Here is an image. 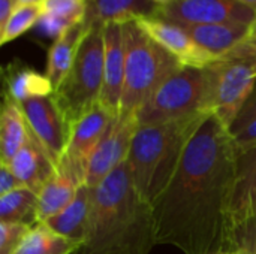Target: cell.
Wrapping results in <instances>:
<instances>
[{
	"label": "cell",
	"instance_id": "cell-29",
	"mask_svg": "<svg viewBox=\"0 0 256 254\" xmlns=\"http://www.w3.org/2000/svg\"><path fill=\"white\" fill-rule=\"evenodd\" d=\"M26 187L21 180L14 174L9 165L0 163V196H4L10 192Z\"/></svg>",
	"mask_w": 256,
	"mask_h": 254
},
{
	"label": "cell",
	"instance_id": "cell-21",
	"mask_svg": "<svg viewBox=\"0 0 256 254\" xmlns=\"http://www.w3.org/2000/svg\"><path fill=\"white\" fill-rule=\"evenodd\" d=\"M28 139L30 130L20 103L3 94L0 111V163L9 165Z\"/></svg>",
	"mask_w": 256,
	"mask_h": 254
},
{
	"label": "cell",
	"instance_id": "cell-17",
	"mask_svg": "<svg viewBox=\"0 0 256 254\" xmlns=\"http://www.w3.org/2000/svg\"><path fill=\"white\" fill-rule=\"evenodd\" d=\"M93 192L94 189L82 184L78 189L75 199L62 213L44 222L56 234L69 238L78 244H82L87 238L92 210H93Z\"/></svg>",
	"mask_w": 256,
	"mask_h": 254
},
{
	"label": "cell",
	"instance_id": "cell-35",
	"mask_svg": "<svg viewBox=\"0 0 256 254\" xmlns=\"http://www.w3.org/2000/svg\"><path fill=\"white\" fill-rule=\"evenodd\" d=\"M156 1H158V4H159V6L162 7V6H165V4H168L170 1H172V0H156Z\"/></svg>",
	"mask_w": 256,
	"mask_h": 254
},
{
	"label": "cell",
	"instance_id": "cell-33",
	"mask_svg": "<svg viewBox=\"0 0 256 254\" xmlns=\"http://www.w3.org/2000/svg\"><path fill=\"white\" fill-rule=\"evenodd\" d=\"M236 1H238V3H242V4L250 7L252 10H255L256 12V0H236Z\"/></svg>",
	"mask_w": 256,
	"mask_h": 254
},
{
	"label": "cell",
	"instance_id": "cell-16",
	"mask_svg": "<svg viewBox=\"0 0 256 254\" xmlns=\"http://www.w3.org/2000/svg\"><path fill=\"white\" fill-rule=\"evenodd\" d=\"M184 28V31L214 58H220L225 54L242 45L249 34V25L224 22V24H183L176 22Z\"/></svg>",
	"mask_w": 256,
	"mask_h": 254
},
{
	"label": "cell",
	"instance_id": "cell-5",
	"mask_svg": "<svg viewBox=\"0 0 256 254\" xmlns=\"http://www.w3.org/2000/svg\"><path fill=\"white\" fill-rule=\"evenodd\" d=\"M104 25L88 27L72 67L52 93L69 129L99 103L104 85Z\"/></svg>",
	"mask_w": 256,
	"mask_h": 254
},
{
	"label": "cell",
	"instance_id": "cell-4",
	"mask_svg": "<svg viewBox=\"0 0 256 254\" xmlns=\"http://www.w3.org/2000/svg\"><path fill=\"white\" fill-rule=\"evenodd\" d=\"M126 63L120 114L135 115L160 84L183 64L152 39L136 21L123 22Z\"/></svg>",
	"mask_w": 256,
	"mask_h": 254
},
{
	"label": "cell",
	"instance_id": "cell-7",
	"mask_svg": "<svg viewBox=\"0 0 256 254\" xmlns=\"http://www.w3.org/2000/svg\"><path fill=\"white\" fill-rule=\"evenodd\" d=\"M207 70L212 82V112L231 129L256 84V51L244 40L207 66Z\"/></svg>",
	"mask_w": 256,
	"mask_h": 254
},
{
	"label": "cell",
	"instance_id": "cell-12",
	"mask_svg": "<svg viewBox=\"0 0 256 254\" xmlns=\"http://www.w3.org/2000/svg\"><path fill=\"white\" fill-rule=\"evenodd\" d=\"M158 16L183 24H224L250 25L256 12L236 0H172L162 6Z\"/></svg>",
	"mask_w": 256,
	"mask_h": 254
},
{
	"label": "cell",
	"instance_id": "cell-20",
	"mask_svg": "<svg viewBox=\"0 0 256 254\" xmlns=\"http://www.w3.org/2000/svg\"><path fill=\"white\" fill-rule=\"evenodd\" d=\"M82 183L66 168L57 166L56 174L38 195V223L62 213L75 199Z\"/></svg>",
	"mask_w": 256,
	"mask_h": 254
},
{
	"label": "cell",
	"instance_id": "cell-23",
	"mask_svg": "<svg viewBox=\"0 0 256 254\" xmlns=\"http://www.w3.org/2000/svg\"><path fill=\"white\" fill-rule=\"evenodd\" d=\"M81 244L51 231L45 223H36L14 254H75Z\"/></svg>",
	"mask_w": 256,
	"mask_h": 254
},
{
	"label": "cell",
	"instance_id": "cell-9",
	"mask_svg": "<svg viewBox=\"0 0 256 254\" xmlns=\"http://www.w3.org/2000/svg\"><path fill=\"white\" fill-rule=\"evenodd\" d=\"M30 135L46 151L56 166L60 165L70 129L52 94L44 97H33L20 103Z\"/></svg>",
	"mask_w": 256,
	"mask_h": 254
},
{
	"label": "cell",
	"instance_id": "cell-6",
	"mask_svg": "<svg viewBox=\"0 0 256 254\" xmlns=\"http://www.w3.org/2000/svg\"><path fill=\"white\" fill-rule=\"evenodd\" d=\"M212 112V82L207 67L182 66L170 75L138 111V124H158Z\"/></svg>",
	"mask_w": 256,
	"mask_h": 254
},
{
	"label": "cell",
	"instance_id": "cell-27",
	"mask_svg": "<svg viewBox=\"0 0 256 254\" xmlns=\"http://www.w3.org/2000/svg\"><path fill=\"white\" fill-rule=\"evenodd\" d=\"M33 226L0 222V254H14Z\"/></svg>",
	"mask_w": 256,
	"mask_h": 254
},
{
	"label": "cell",
	"instance_id": "cell-15",
	"mask_svg": "<svg viewBox=\"0 0 256 254\" xmlns=\"http://www.w3.org/2000/svg\"><path fill=\"white\" fill-rule=\"evenodd\" d=\"M160 6L156 0H87L84 25H105L156 16Z\"/></svg>",
	"mask_w": 256,
	"mask_h": 254
},
{
	"label": "cell",
	"instance_id": "cell-30",
	"mask_svg": "<svg viewBox=\"0 0 256 254\" xmlns=\"http://www.w3.org/2000/svg\"><path fill=\"white\" fill-rule=\"evenodd\" d=\"M232 136H234L237 150H246L256 145V118L254 121H250L248 126H244L242 130L234 133Z\"/></svg>",
	"mask_w": 256,
	"mask_h": 254
},
{
	"label": "cell",
	"instance_id": "cell-10",
	"mask_svg": "<svg viewBox=\"0 0 256 254\" xmlns=\"http://www.w3.org/2000/svg\"><path fill=\"white\" fill-rule=\"evenodd\" d=\"M136 127L138 121L135 115L118 114L112 120L88 159L84 178L86 186L96 189L106 177H110L128 160Z\"/></svg>",
	"mask_w": 256,
	"mask_h": 254
},
{
	"label": "cell",
	"instance_id": "cell-22",
	"mask_svg": "<svg viewBox=\"0 0 256 254\" xmlns=\"http://www.w3.org/2000/svg\"><path fill=\"white\" fill-rule=\"evenodd\" d=\"M86 33L87 27L84 25V22H78L63 31L51 45L48 51L45 75L54 90L60 85V82L64 79L69 69L72 67Z\"/></svg>",
	"mask_w": 256,
	"mask_h": 254
},
{
	"label": "cell",
	"instance_id": "cell-18",
	"mask_svg": "<svg viewBox=\"0 0 256 254\" xmlns=\"http://www.w3.org/2000/svg\"><path fill=\"white\" fill-rule=\"evenodd\" d=\"M9 166L21 183L36 195L40 193L44 186L57 171L54 162L32 135L28 142L18 151Z\"/></svg>",
	"mask_w": 256,
	"mask_h": 254
},
{
	"label": "cell",
	"instance_id": "cell-37",
	"mask_svg": "<svg viewBox=\"0 0 256 254\" xmlns=\"http://www.w3.org/2000/svg\"><path fill=\"white\" fill-rule=\"evenodd\" d=\"M255 253H256V252H255Z\"/></svg>",
	"mask_w": 256,
	"mask_h": 254
},
{
	"label": "cell",
	"instance_id": "cell-32",
	"mask_svg": "<svg viewBox=\"0 0 256 254\" xmlns=\"http://www.w3.org/2000/svg\"><path fill=\"white\" fill-rule=\"evenodd\" d=\"M246 42L256 51V18L255 21L249 25V34H248Z\"/></svg>",
	"mask_w": 256,
	"mask_h": 254
},
{
	"label": "cell",
	"instance_id": "cell-25",
	"mask_svg": "<svg viewBox=\"0 0 256 254\" xmlns=\"http://www.w3.org/2000/svg\"><path fill=\"white\" fill-rule=\"evenodd\" d=\"M44 13L42 3L40 4H18L8 21L0 27V43L6 45L8 42L20 37L27 33L30 28L36 27L38 21Z\"/></svg>",
	"mask_w": 256,
	"mask_h": 254
},
{
	"label": "cell",
	"instance_id": "cell-28",
	"mask_svg": "<svg viewBox=\"0 0 256 254\" xmlns=\"http://www.w3.org/2000/svg\"><path fill=\"white\" fill-rule=\"evenodd\" d=\"M256 118V84L255 87H254V91H252V94L249 96V99H248V102H246V105L243 106V109L240 111V114H238V117L236 118V121H234V124L231 126V133L234 135V133H237L238 130H242L244 126H248L250 121H254Z\"/></svg>",
	"mask_w": 256,
	"mask_h": 254
},
{
	"label": "cell",
	"instance_id": "cell-26",
	"mask_svg": "<svg viewBox=\"0 0 256 254\" xmlns=\"http://www.w3.org/2000/svg\"><path fill=\"white\" fill-rule=\"evenodd\" d=\"M87 0H44V13L63 21L68 25H75L84 21Z\"/></svg>",
	"mask_w": 256,
	"mask_h": 254
},
{
	"label": "cell",
	"instance_id": "cell-24",
	"mask_svg": "<svg viewBox=\"0 0 256 254\" xmlns=\"http://www.w3.org/2000/svg\"><path fill=\"white\" fill-rule=\"evenodd\" d=\"M0 222L34 226L38 223V195L22 187L0 196Z\"/></svg>",
	"mask_w": 256,
	"mask_h": 254
},
{
	"label": "cell",
	"instance_id": "cell-1",
	"mask_svg": "<svg viewBox=\"0 0 256 254\" xmlns=\"http://www.w3.org/2000/svg\"><path fill=\"white\" fill-rule=\"evenodd\" d=\"M237 154L231 130L213 112L207 114L174 178L153 204L156 244L183 254L237 252L231 228Z\"/></svg>",
	"mask_w": 256,
	"mask_h": 254
},
{
	"label": "cell",
	"instance_id": "cell-2",
	"mask_svg": "<svg viewBox=\"0 0 256 254\" xmlns=\"http://www.w3.org/2000/svg\"><path fill=\"white\" fill-rule=\"evenodd\" d=\"M154 246L153 205L135 189L124 162L94 189L88 234L75 254H148Z\"/></svg>",
	"mask_w": 256,
	"mask_h": 254
},
{
	"label": "cell",
	"instance_id": "cell-3",
	"mask_svg": "<svg viewBox=\"0 0 256 254\" xmlns=\"http://www.w3.org/2000/svg\"><path fill=\"white\" fill-rule=\"evenodd\" d=\"M206 115L158 124H138L126 165L135 189L150 205L170 186L189 139Z\"/></svg>",
	"mask_w": 256,
	"mask_h": 254
},
{
	"label": "cell",
	"instance_id": "cell-36",
	"mask_svg": "<svg viewBox=\"0 0 256 254\" xmlns=\"http://www.w3.org/2000/svg\"><path fill=\"white\" fill-rule=\"evenodd\" d=\"M222 254H243V253H238V252H232V253H222Z\"/></svg>",
	"mask_w": 256,
	"mask_h": 254
},
{
	"label": "cell",
	"instance_id": "cell-31",
	"mask_svg": "<svg viewBox=\"0 0 256 254\" xmlns=\"http://www.w3.org/2000/svg\"><path fill=\"white\" fill-rule=\"evenodd\" d=\"M18 4V0H0V27L8 21V18Z\"/></svg>",
	"mask_w": 256,
	"mask_h": 254
},
{
	"label": "cell",
	"instance_id": "cell-13",
	"mask_svg": "<svg viewBox=\"0 0 256 254\" xmlns=\"http://www.w3.org/2000/svg\"><path fill=\"white\" fill-rule=\"evenodd\" d=\"M136 24L160 46H164L172 57H176L183 66L207 67L218 58L202 49L182 25L165 19L162 16H147L135 19Z\"/></svg>",
	"mask_w": 256,
	"mask_h": 254
},
{
	"label": "cell",
	"instance_id": "cell-14",
	"mask_svg": "<svg viewBox=\"0 0 256 254\" xmlns=\"http://www.w3.org/2000/svg\"><path fill=\"white\" fill-rule=\"evenodd\" d=\"M105 60H104V85L99 102L116 115L120 114L122 96L124 88V63L126 46L123 25L110 22L104 25Z\"/></svg>",
	"mask_w": 256,
	"mask_h": 254
},
{
	"label": "cell",
	"instance_id": "cell-11",
	"mask_svg": "<svg viewBox=\"0 0 256 254\" xmlns=\"http://www.w3.org/2000/svg\"><path fill=\"white\" fill-rule=\"evenodd\" d=\"M117 115L100 102L87 111L70 129L68 147L58 166L70 171L82 184L88 159Z\"/></svg>",
	"mask_w": 256,
	"mask_h": 254
},
{
	"label": "cell",
	"instance_id": "cell-8",
	"mask_svg": "<svg viewBox=\"0 0 256 254\" xmlns=\"http://www.w3.org/2000/svg\"><path fill=\"white\" fill-rule=\"evenodd\" d=\"M231 228L238 253L256 252V145L238 150L231 202Z\"/></svg>",
	"mask_w": 256,
	"mask_h": 254
},
{
	"label": "cell",
	"instance_id": "cell-19",
	"mask_svg": "<svg viewBox=\"0 0 256 254\" xmlns=\"http://www.w3.org/2000/svg\"><path fill=\"white\" fill-rule=\"evenodd\" d=\"M3 94L21 103L33 97H44L54 93L45 73H39L20 60L8 63L2 69Z\"/></svg>",
	"mask_w": 256,
	"mask_h": 254
},
{
	"label": "cell",
	"instance_id": "cell-34",
	"mask_svg": "<svg viewBox=\"0 0 256 254\" xmlns=\"http://www.w3.org/2000/svg\"><path fill=\"white\" fill-rule=\"evenodd\" d=\"M44 0H18L20 4H40Z\"/></svg>",
	"mask_w": 256,
	"mask_h": 254
}]
</instances>
